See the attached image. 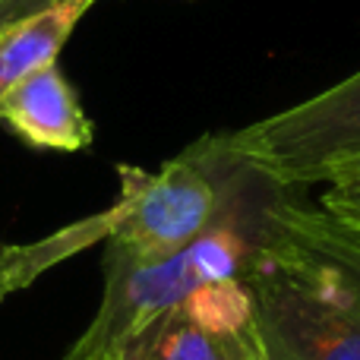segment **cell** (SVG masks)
Wrapping results in <instances>:
<instances>
[{
  "label": "cell",
  "mask_w": 360,
  "mask_h": 360,
  "mask_svg": "<svg viewBox=\"0 0 360 360\" xmlns=\"http://www.w3.org/2000/svg\"><path fill=\"white\" fill-rule=\"evenodd\" d=\"M180 310L212 335H243L253 329V294L243 278L205 281L186 294Z\"/></svg>",
  "instance_id": "9"
},
{
  "label": "cell",
  "mask_w": 360,
  "mask_h": 360,
  "mask_svg": "<svg viewBox=\"0 0 360 360\" xmlns=\"http://www.w3.org/2000/svg\"><path fill=\"white\" fill-rule=\"evenodd\" d=\"M101 360H262V348L256 329L243 335H212L180 307H168L111 338Z\"/></svg>",
  "instance_id": "6"
},
{
  "label": "cell",
  "mask_w": 360,
  "mask_h": 360,
  "mask_svg": "<svg viewBox=\"0 0 360 360\" xmlns=\"http://www.w3.org/2000/svg\"><path fill=\"white\" fill-rule=\"evenodd\" d=\"M101 354H105V329H101L98 319H92V326L76 338L73 348L60 360H101Z\"/></svg>",
  "instance_id": "11"
},
{
  "label": "cell",
  "mask_w": 360,
  "mask_h": 360,
  "mask_svg": "<svg viewBox=\"0 0 360 360\" xmlns=\"http://www.w3.org/2000/svg\"><path fill=\"white\" fill-rule=\"evenodd\" d=\"M54 4V0H0V35H4L10 25H16L19 19L32 16L35 10Z\"/></svg>",
  "instance_id": "12"
},
{
  "label": "cell",
  "mask_w": 360,
  "mask_h": 360,
  "mask_svg": "<svg viewBox=\"0 0 360 360\" xmlns=\"http://www.w3.org/2000/svg\"><path fill=\"white\" fill-rule=\"evenodd\" d=\"M243 281L253 294L262 360H360V310L281 259L262 237Z\"/></svg>",
  "instance_id": "3"
},
{
  "label": "cell",
  "mask_w": 360,
  "mask_h": 360,
  "mask_svg": "<svg viewBox=\"0 0 360 360\" xmlns=\"http://www.w3.org/2000/svg\"><path fill=\"white\" fill-rule=\"evenodd\" d=\"M316 212L351 243L360 250V165L342 171L323 184V196H319Z\"/></svg>",
  "instance_id": "10"
},
{
  "label": "cell",
  "mask_w": 360,
  "mask_h": 360,
  "mask_svg": "<svg viewBox=\"0 0 360 360\" xmlns=\"http://www.w3.org/2000/svg\"><path fill=\"white\" fill-rule=\"evenodd\" d=\"M108 234H111V212L105 209L89 218H79V221L67 224V228L54 231V234L41 237V240L0 247V300L29 288L38 275L54 269L57 262L108 240Z\"/></svg>",
  "instance_id": "8"
},
{
  "label": "cell",
  "mask_w": 360,
  "mask_h": 360,
  "mask_svg": "<svg viewBox=\"0 0 360 360\" xmlns=\"http://www.w3.org/2000/svg\"><path fill=\"white\" fill-rule=\"evenodd\" d=\"M228 152L278 190L329 184L360 165V70L291 108L224 133Z\"/></svg>",
  "instance_id": "2"
},
{
  "label": "cell",
  "mask_w": 360,
  "mask_h": 360,
  "mask_svg": "<svg viewBox=\"0 0 360 360\" xmlns=\"http://www.w3.org/2000/svg\"><path fill=\"white\" fill-rule=\"evenodd\" d=\"M0 124L32 149L82 152L92 146V120L57 63L32 73L0 98Z\"/></svg>",
  "instance_id": "5"
},
{
  "label": "cell",
  "mask_w": 360,
  "mask_h": 360,
  "mask_svg": "<svg viewBox=\"0 0 360 360\" xmlns=\"http://www.w3.org/2000/svg\"><path fill=\"white\" fill-rule=\"evenodd\" d=\"M120 196L111 212L108 250L155 262L190 247L253 193L259 177L224 146V133L190 143L158 171L117 165Z\"/></svg>",
  "instance_id": "1"
},
{
  "label": "cell",
  "mask_w": 360,
  "mask_h": 360,
  "mask_svg": "<svg viewBox=\"0 0 360 360\" xmlns=\"http://www.w3.org/2000/svg\"><path fill=\"white\" fill-rule=\"evenodd\" d=\"M95 0H54L0 35V98L32 73L57 63V54Z\"/></svg>",
  "instance_id": "7"
},
{
  "label": "cell",
  "mask_w": 360,
  "mask_h": 360,
  "mask_svg": "<svg viewBox=\"0 0 360 360\" xmlns=\"http://www.w3.org/2000/svg\"><path fill=\"white\" fill-rule=\"evenodd\" d=\"M259 237L281 259L360 310V250L351 247L313 205L291 202L285 190H275L262 205Z\"/></svg>",
  "instance_id": "4"
}]
</instances>
